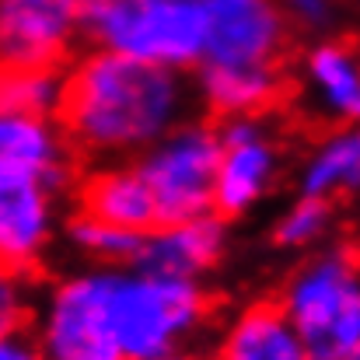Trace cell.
I'll use <instances>...</instances> for the list:
<instances>
[{
	"instance_id": "1",
	"label": "cell",
	"mask_w": 360,
	"mask_h": 360,
	"mask_svg": "<svg viewBox=\"0 0 360 360\" xmlns=\"http://www.w3.org/2000/svg\"><path fill=\"white\" fill-rule=\"evenodd\" d=\"M193 105L196 84L186 70L95 49L63 70L56 122L77 158L133 161L158 136L189 120Z\"/></svg>"
},
{
	"instance_id": "4",
	"label": "cell",
	"mask_w": 360,
	"mask_h": 360,
	"mask_svg": "<svg viewBox=\"0 0 360 360\" xmlns=\"http://www.w3.org/2000/svg\"><path fill=\"white\" fill-rule=\"evenodd\" d=\"M81 35L95 49L193 74L203 53L200 0H84Z\"/></svg>"
},
{
	"instance_id": "21",
	"label": "cell",
	"mask_w": 360,
	"mask_h": 360,
	"mask_svg": "<svg viewBox=\"0 0 360 360\" xmlns=\"http://www.w3.org/2000/svg\"><path fill=\"white\" fill-rule=\"evenodd\" d=\"M283 18L304 32H326L336 21V0H276Z\"/></svg>"
},
{
	"instance_id": "13",
	"label": "cell",
	"mask_w": 360,
	"mask_h": 360,
	"mask_svg": "<svg viewBox=\"0 0 360 360\" xmlns=\"http://www.w3.org/2000/svg\"><path fill=\"white\" fill-rule=\"evenodd\" d=\"M294 84L311 116L329 126H360V49L347 39L315 42Z\"/></svg>"
},
{
	"instance_id": "11",
	"label": "cell",
	"mask_w": 360,
	"mask_h": 360,
	"mask_svg": "<svg viewBox=\"0 0 360 360\" xmlns=\"http://www.w3.org/2000/svg\"><path fill=\"white\" fill-rule=\"evenodd\" d=\"M228 221L217 214L172 221L150 228L133 259V269L154 273V276H175V280H200L210 276L224 255H228Z\"/></svg>"
},
{
	"instance_id": "19",
	"label": "cell",
	"mask_w": 360,
	"mask_h": 360,
	"mask_svg": "<svg viewBox=\"0 0 360 360\" xmlns=\"http://www.w3.org/2000/svg\"><path fill=\"white\" fill-rule=\"evenodd\" d=\"M336 224V203L315 200V196H297L273 224V241L290 252H308L326 245L329 231Z\"/></svg>"
},
{
	"instance_id": "8",
	"label": "cell",
	"mask_w": 360,
	"mask_h": 360,
	"mask_svg": "<svg viewBox=\"0 0 360 360\" xmlns=\"http://www.w3.org/2000/svg\"><path fill=\"white\" fill-rule=\"evenodd\" d=\"M217 179H214V214L235 221L252 214L280 182L283 140L269 116L217 120Z\"/></svg>"
},
{
	"instance_id": "16",
	"label": "cell",
	"mask_w": 360,
	"mask_h": 360,
	"mask_svg": "<svg viewBox=\"0 0 360 360\" xmlns=\"http://www.w3.org/2000/svg\"><path fill=\"white\" fill-rule=\"evenodd\" d=\"M301 196L340 203L360 193V126H333L319 136L297 172Z\"/></svg>"
},
{
	"instance_id": "23",
	"label": "cell",
	"mask_w": 360,
	"mask_h": 360,
	"mask_svg": "<svg viewBox=\"0 0 360 360\" xmlns=\"http://www.w3.org/2000/svg\"><path fill=\"white\" fill-rule=\"evenodd\" d=\"M143 360H200L196 354H165V357H143Z\"/></svg>"
},
{
	"instance_id": "5",
	"label": "cell",
	"mask_w": 360,
	"mask_h": 360,
	"mask_svg": "<svg viewBox=\"0 0 360 360\" xmlns=\"http://www.w3.org/2000/svg\"><path fill=\"white\" fill-rule=\"evenodd\" d=\"M217 154V122L189 116L133 158L143 186L150 189L158 224L214 214Z\"/></svg>"
},
{
	"instance_id": "12",
	"label": "cell",
	"mask_w": 360,
	"mask_h": 360,
	"mask_svg": "<svg viewBox=\"0 0 360 360\" xmlns=\"http://www.w3.org/2000/svg\"><path fill=\"white\" fill-rule=\"evenodd\" d=\"M60 193L46 186H0V266L39 276L60 238Z\"/></svg>"
},
{
	"instance_id": "14",
	"label": "cell",
	"mask_w": 360,
	"mask_h": 360,
	"mask_svg": "<svg viewBox=\"0 0 360 360\" xmlns=\"http://www.w3.org/2000/svg\"><path fill=\"white\" fill-rule=\"evenodd\" d=\"M74 210H84L112 228L147 235L158 228V210L150 189L143 186L133 161H98L81 179H74Z\"/></svg>"
},
{
	"instance_id": "2",
	"label": "cell",
	"mask_w": 360,
	"mask_h": 360,
	"mask_svg": "<svg viewBox=\"0 0 360 360\" xmlns=\"http://www.w3.org/2000/svg\"><path fill=\"white\" fill-rule=\"evenodd\" d=\"M98 301L122 360L193 354L214 319V297L200 280L154 276L133 266H98Z\"/></svg>"
},
{
	"instance_id": "7",
	"label": "cell",
	"mask_w": 360,
	"mask_h": 360,
	"mask_svg": "<svg viewBox=\"0 0 360 360\" xmlns=\"http://www.w3.org/2000/svg\"><path fill=\"white\" fill-rule=\"evenodd\" d=\"M28 333L46 360H122L98 301V266H81L35 290Z\"/></svg>"
},
{
	"instance_id": "6",
	"label": "cell",
	"mask_w": 360,
	"mask_h": 360,
	"mask_svg": "<svg viewBox=\"0 0 360 360\" xmlns=\"http://www.w3.org/2000/svg\"><path fill=\"white\" fill-rule=\"evenodd\" d=\"M203 53L196 70H290V21L276 0H200Z\"/></svg>"
},
{
	"instance_id": "20",
	"label": "cell",
	"mask_w": 360,
	"mask_h": 360,
	"mask_svg": "<svg viewBox=\"0 0 360 360\" xmlns=\"http://www.w3.org/2000/svg\"><path fill=\"white\" fill-rule=\"evenodd\" d=\"M35 290H39V283L32 276H21V273L0 266V336L28 329L32 311H35Z\"/></svg>"
},
{
	"instance_id": "15",
	"label": "cell",
	"mask_w": 360,
	"mask_h": 360,
	"mask_svg": "<svg viewBox=\"0 0 360 360\" xmlns=\"http://www.w3.org/2000/svg\"><path fill=\"white\" fill-rule=\"evenodd\" d=\"M210 360H311V354L276 297H269L252 301L231 315L210 350Z\"/></svg>"
},
{
	"instance_id": "22",
	"label": "cell",
	"mask_w": 360,
	"mask_h": 360,
	"mask_svg": "<svg viewBox=\"0 0 360 360\" xmlns=\"http://www.w3.org/2000/svg\"><path fill=\"white\" fill-rule=\"evenodd\" d=\"M0 360H46V357L39 354L32 333L21 329V333H4L0 336Z\"/></svg>"
},
{
	"instance_id": "3",
	"label": "cell",
	"mask_w": 360,
	"mask_h": 360,
	"mask_svg": "<svg viewBox=\"0 0 360 360\" xmlns=\"http://www.w3.org/2000/svg\"><path fill=\"white\" fill-rule=\"evenodd\" d=\"M276 304L311 360H347L360 350V248L319 245L280 287Z\"/></svg>"
},
{
	"instance_id": "18",
	"label": "cell",
	"mask_w": 360,
	"mask_h": 360,
	"mask_svg": "<svg viewBox=\"0 0 360 360\" xmlns=\"http://www.w3.org/2000/svg\"><path fill=\"white\" fill-rule=\"evenodd\" d=\"M60 235L67 238V245L88 262V266H133L140 238L136 231H122L112 228L84 210H70L60 224Z\"/></svg>"
},
{
	"instance_id": "9",
	"label": "cell",
	"mask_w": 360,
	"mask_h": 360,
	"mask_svg": "<svg viewBox=\"0 0 360 360\" xmlns=\"http://www.w3.org/2000/svg\"><path fill=\"white\" fill-rule=\"evenodd\" d=\"M77 150L53 116L0 112V186H46L70 193Z\"/></svg>"
},
{
	"instance_id": "10",
	"label": "cell",
	"mask_w": 360,
	"mask_h": 360,
	"mask_svg": "<svg viewBox=\"0 0 360 360\" xmlns=\"http://www.w3.org/2000/svg\"><path fill=\"white\" fill-rule=\"evenodd\" d=\"M84 0H0V63L63 67L81 39Z\"/></svg>"
},
{
	"instance_id": "17",
	"label": "cell",
	"mask_w": 360,
	"mask_h": 360,
	"mask_svg": "<svg viewBox=\"0 0 360 360\" xmlns=\"http://www.w3.org/2000/svg\"><path fill=\"white\" fill-rule=\"evenodd\" d=\"M60 98H63V67L0 63V112L56 120Z\"/></svg>"
}]
</instances>
